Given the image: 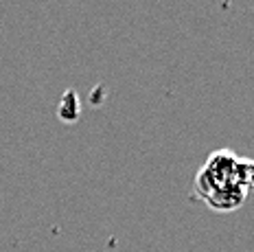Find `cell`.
<instances>
[{
  "label": "cell",
  "mask_w": 254,
  "mask_h": 252,
  "mask_svg": "<svg viewBox=\"0 0 254 252\" xmlns=\"http://www.w3.org/2000/svg\"><path fill=\"white\" fill-rule=\"evenodd\" d=\"M79 110H81V106H79V99H77V94L72 92V90H68L66 94L62 97V101H60V119L62 121H68V123H72L77 117H79Z\"/></svg>",
  "instance_id": "cell-1"
}]
</instances>
